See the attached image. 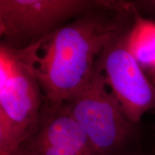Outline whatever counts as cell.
Here are the masks:
<instances>
[{
    "label": "cell",
    "mask_w": 155,
    "mask_h": 155,
    "mask_svg": "<svg viewBox=\"0 0 155 155\" xmlns=\"http://www.w3.org/2000/svg\"><path fill=\"white\" fill-rule=\"evenodd\" d=\"M137 14L132 2L106 0L46 39L37 74L47 102H66L86 86L106 48L134 23Z\"/></svg>",
    "instance_id": "1"
},
{
    "label": "cell",
    "mask_w": 155,
    "mask_h": 155,
    "mask_svg": "<svg viewBox=\"0 0 155 155\" xmlns=\"http://www.w3.org/2000/svg\"><path fill=\"white\" fill-rule=\"evenodd\" d=\"M45 40L22 49L0 42V155L10 154L38 127L47 101L37 74Z\"/></svg>",
    "instance_id": "2"
},
{
    "label": "cell",
    "mask_w": 155,
    "mask_h": 155,
    "mask_svg": "<svg viewBox=\"0 0 155 155\" xmlns=\"http://www.w3.org/2000/svg\"><path fill=\"white\" fill-rule=\"evenodd\" d=\"M65 103L98 155H116L135 135L137 124L110 91L98 63L88 83Z\"/></svg>",
    "instance_id": "3"
},
{
    "label": "cell",
    "mask_w": 155,
    "mask_h": 155,
    "mask_svg": "<svg viewBox=\"0 0 155 155\" xmlns=\"http://www.w3.org/2000/svg\"><path fill=\"white\" fill-rule=\"evenodd\" d=\"M106 0H0L1 41L22 49Z\"/></svg>",
    "instance_id": "4"
},
{
    "label": "cell",
    "mask_w": 155,
    "mask_h": 155,
    "mask_svg": "<svg viewBox=\"0 0 155 155\" xmlns=\"http://www.w3.org/2000/svg\"><path fill=\"white\" fill-rule=\"evenodd\" d=\"M134 24L106 48L97 63L126 115L137 124L144 114L155 108V86L130 49L129 36Z\"/></svg>",
    "instance_id": "5"
},
{
    "label": "cell",
    "mask_w": 155,
    "mask_h": 155,
    "mask_svg": "<svg viewBox=\"0 0 155 155\" xmlns=\"http://www.w3.org/2000/svg\"><path fill=\"white\" fill-rule=\"evenodd\" d=\"M9 155H98L65 102L46 101L33 133Z\"/></svg>",
    "instance_id": "6"
},
{
    "label": "cell",
    "mask_w": 155,
    "mask_h": 155,
    "mask_svg": "<svg viewBox=\"0 0 155 155\" xmlns=\"http://www.w3.org/2000/svg\"><path fill=\"white\" fill-rule=\"evenodd\" d=\"M129 46L141 68L155 86V22L138 12L129 36Z\"/></svg>",
    "instance_id": "7"
},
{
    "label": "cell",
    "mask_w": 155,
    "mask_h": 155,
    "mask_svg": "<svg viewBox=\"0 0 155 155\" xmlns=\"http://www.w3.org/2000/svg\"><path fill=\"white\" fill-rule=\"evenodd\" d=\"M132 3L141 16L147 15L155 19V0H137Z\"/></svg>",
    "instance_id": "8"
},
{
    "label": "cell",
    "mask_w": 155,
    "mask_h": 155,
    "mask_svg": "<svg viewBox=\"0 0 155 155\" xmlns=\"http://www.w3.org/2000/svg\"><path fill=\"white\" fill-rule=\"evenodd\" d=\"M138 155H146V154H138Z\"/></svg>",
    "instance_id": "9"
}]
</instances>
